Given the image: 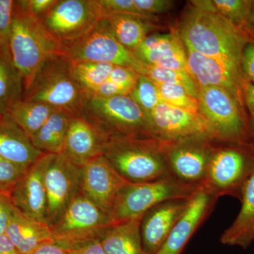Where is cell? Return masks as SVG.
<instances>
[{"mask_svg":"<svg viewBox=\"0 0 254 254\" xmlns=\"http://www.w3.org/2000/svg\"><path fill=\"white\" fill-rule=\"evenodd\" d=\"M14 208L10 195L0 193V234H5Z\"/></svg>","mask_w":254,"mask_h":254,"instance_id":"60d3db41","label":"cell"},{"mask_svg":"<svg viewBox=\"0 0 254 254\" xmlns=\"http://www.w3.org/2000/svg\"><path fill=\"white\" fill-rule=\"evenodd\" d=\"M0 254H21L5 234H0Z\"/></svg>","mask_w":254,"mask_h":254,"instance_id":"bcb514c9","label":"cell"},{"mask_svg":"<svg viewBox=\"0 0 254 254\" xmlns=\"http://www.w3.org/2000/svg\"><path fill=\"white\" fill-rule=\"evenodd\" d=\"M68 254H108L105 252L100 242H95L82 248L67 252Z\"/></svg>","mask_w":254,"mask_h":254,"instance_id":"f6af8a7d","label":"cell"},{"mask_svg":"<svg viewBox=\"0 0 254 254\" xmlns=\"http://www.w3.org/2000/svg\"><path fill=\"white\" fill-rule=\"evenodd\" d=\"M14 4L13 0H0V53L11 60L9 39Z\"/></svg>","mask_w":254,"mask_h":254,"instance_id":"e575fe53","label":"cell"},{"mask_svg":"<svg viewBox=\"0 0 254 254\" xmlns=\"http://www.w3.org/2000/svg\"><path fill=\"white\" fill-rule=\"evenodd\" d=\"M190 198L166 200L150 208L142 216L140 232L142 245L147 253L156 254L163 247Z\"/></svg>","mask_w":254,"mask_h":254,"instance_id":"d6986e66","label":"cell"},{"mask_svg":"<svg viewBox=\"0 0 254 254\" xmlns=\"http://www.w3.org/2000/svg\"><path fill=\"white\" fill-rule=\"evenodd\" d=\"M24 83L13 62L0 53V114L6 115L10 108L22 100Z\"/></svg>","mask_w":254,"mask_h":254,"instance_id":"f1b7e54d","label":"cell"},{"mask_svg":"<svg viewBox=\"0 0 254 254\" xmlns=\"http://www.w3.org/2000/svg\"><path fill=\"white\" fill-rule=\"evenodd\" d=\"M56 110L58 108L45 103L22 99L15 103L5 115L31 138Z\"/></svg>","mask_w":254,"mask_h":254,"instance_id":"83f0119b","label":"cell"},{"mask_svg":"<svg viewBox=\"0 0 254 254\" xmlns=\"http://www.w3.org/2000/svg\"><path fill=\"white\" fill-rule=\"evenodd\" d=\"M43 153L7 115L0 118V158L28 169Z\"/></svg>","mask_w":254,"mask_h":254,"instance_id":"7402d4cb","label":"cell"},{"mask_svg":"<svg viewBox=\"0 0 254 254\" xmlns=\"http://www.w3.org/2000/svg\"><path fill=\"white\" fill-rule=\"evenodd\" d=\"M160 84L175 85L182 86L193 98H198V87L188 71H176L150 66L145 64L143 74Z\"/></svg>","mask_w":254,"mask_h":254,"instance_id":"4dcf8cb0","label":"cell"},{"mask_svg":"<svg viewBox=\"0 0 254 254\" xmlns=\"http://www.w3.org/2000/svg\"><path fill=\"white\" fill-rule=\"evenodd\" d=\"M42 21L58 41L66 44L86 34L98 19L91 0H58Z\"/></svg>","mask_w":254,"mask_h":254,"instance_id":"5bb4252c","label":"cell"},{"mask_svg":"<svg viewBox=\"0 0 254 254\" xmlns=\"http://www.w3.org/2000/svg\"><path fill=\"white\" fill-rule=\"evenodd\" d=\"M105 143L89 124L79 115H73L68 125L63 154L82 168L103 155Z\"/></svg>","mask_w":254,"mask_h":254,"instance_id":"44dd1931","label":"cell"},{"mask_svg":"<svg viewBox=\"0 0 254 254\" xmlns=\"http://www.w3.org/2000/svg\"><path fill=\"white\" fill-rule=\"evenodd\" d=\"M181 39L187 49L241 68L249 42L243 32L218 13L195 7L182 23Z\"/></svg>","mask_w":254,"mask_h":254,"instance_id":"6da1fadb","label":"cell"},{"mask_svg":"<svg viewBox=\"0 0 254 254\" xmlns=\"http://www.w3.org/2000/svg\"><path fill=\"white\" fill-rule=\"evenodd\" d=\"M131 91L129 90L108 80L91 95L108 98V97L118 96V95H129Z\"/></svg>","mask_w":254,"mask_h":254,"instance_id":"7bdbcfd3","label":"cell"},{"mask_svg":"<svg viewBox=\"0 0 254 254\" xmlns=\"http://www.w3.org/2000/svg\"><path fill=\"white\" fill-rule=\"evenodd\" d=\"M244 76L254 85V42L249 41L244 49L242 58Z\"/></svg>","mask_w":254,"mask_h":254,"instance_id":"ab89813d","label":"cell"},{"mask_svg":"<svg viewBox=\"0 0 254 254\" xmlns=\"http://www.w3.org/2000/svg\"><path fill=\"white\" fill-rule=\"evenodd\" d=\"M64 46L65 56L71 61L110 64L131 68L138 74H143L145 64L98 22L81 38Z\"/></svg>","mask_w":254,"mask_h":254,"instance_id":"8fae6325","label":"cell"},{"mask_svg":"<svg viewBox=\"0 0 254 254\" xmlns=\"http://www.w3.org/2000/svg\"><path fill=\"white\" fill-rule=\"evenodd\" d=\"M187 71L198 87L215 86L223 88L243 102L242 68L230 64L209 58L187 49Z\"/></svg>","mask_w":254,"mask_h":254,"instance_id":"ac0fdd59","label":"cell"},{"mask_svg":"<svg viewBox=\"0 0 254 254\" xmlns=\"http://www.w3.org/2000/svg\"><path fill=\"white\" fill-rule=\"evenodd\" d=\"M254 172V146L250 143H229L214 148L205 187L218 198L224 195L240 200L246 182Z\"/></svg>","mask_w":254,"mask_h":254,"instance_id":"ba28073f","label":"cell"},{"mask_svg":"<svg viewBox=\"0 0 254 254\" xmlns=\"http://www.w3.org/2000/svg\"><path fill=\"white\" fill-rule=\"evenodd\" d=\"M73 114L58 109L46 123L30 138L33 146L43 153H63L70 120Z\"/></svg>","mask_w":254,"mask_h":254,"instance_id":"4316f807","label":"cell"},{"mask_svg":"<svg viewBox=\"0 0 254 254\" xmlns=\"http://www.w3.org/2000/svg\"><path fill=\"white\" fill-rule=\"evenodd\" d=\"M198 190L182 185L171 177L144 183H128L115 200L110 218L115 224L141 218L159 203L177 198H190Z\"/></svg>","mask_w":254,"mask_h":254,"instance_id":"9c48e42d","label":"cell"},{"mask_svg":"<svg viewBox=\"0 0 254 254\" xmlns=\"http://www.w3.org/2000/svg\"><path fill=\"white\" fill-rule=\"evenodd\" d=\"M218 200L205 187H199L156 254H182L190 238L213 211Z\"/></svg>","mask_w":254,"mask_h":254,"instance_id":"e0dca14e","label":"cell"},{"mask_svg":"<svg viewBox=\"0 0 254 254\" xmlns=\"http://www.w3.org/2000/svg\"><path fill=\"white\" fill-rule=\"evenodd\" d=\"M242 95L244 104L246 105L252 119V127L250 128L251 138L254 139V85L244 78L242 83Z\"/></svg>","mask_w":254,"mask_h":254,"instance_id":"b9f144b4","label":"cell"},{"mask_svg":"<svg viewBox=\"0 0 254 254\" xmlns=\"http://www.w3.org/2000/svg\"><path fill=\"white\" fill-rule=\"evenodd\" d=\"M138 73L131 68L125 66H115L110 73L108 80L119 86L125 87L132 91L138 79Z\"/></svg>","mask_w":254,"mask_h":254,"instance_id":"8d00e7d4","label":"cell"},{"mask_svg":"<svg viewBox=\"0 0 254 254\" xmlns=\"http://www.w3.org/2000/svg\"><path fill=\"white\" fill-rule=\"evenodd\" d=\"M23 1L33 16L43 21L57 4L58 0H23Z\"/></svg>","mask_w":254,"mask_h":254,"instance_id":"f35d334b","label":"cell"},{"mask_svg":"<svg viewBox=\"0 0 254 254\" xmlns=\"http://www.w3.org/2000/svg\"><path fill=\"white\" fill-rule=\"evenodd\" d=\"M209 137L163 141L164 156L170 176L186 186L199 188L204 184L214 148Z\"/></svg>","mask_w":254,"mask_h":254,"instance_id":"30bf717a","label":"cell"},{"mask_svg":"<svg viewBox=\"0 0 254 254\" xmlns=\"http://www.w3.org/2000/svg\"><path fill=\"white\" fill-rule=\"evenodd\" d=\"M31 254H68V252L52 242L40 246Z\"/></svg>","mask_w":254,"mask_h":254,"instance_id":"ee69618b","label":"cell"},{"mask_svg":"<svg viewBox=\"0 0 254 254\" xmlns=\"http://www.w3.org/2000/svg\"><path fill=\"white\" fill-rule=\"evenodd\" d=\"M3 115H1V114H0V118H1V117H2Z\"/></svg>","mask_w":254,"mask_h":254,"instance_id":"c3c4849f","label":"cell"},{"mask_svg":"<svg viewBox=\"0 0 254 254\" xmlns=\"http://www.w3.org/2000/svg\"><path fill=\"white\" fill-rule=\"evenodd\" d=\"M114 225L108 214L79 191L50 228L53 242L69 252L101 242Z\"/></svg>","mask_w":254,"mask_h":254,"instance_id":"8992f818","label":"cell"},{"mask_svg":"<svg viewBox=\"0 0 254 254\" xmlns=\"http://www.w3.org/2000/svg\"><path fill=\"white\" fill-rule=\"evenodd\" d=\"M88 95L73 76L71 60L60 55L42 65L23 100L39 102L78 115Z\"/></svg>","mask_w":254,"mask_h":254,"instance_id":"5b68a950","label":"cell"},{"mask_svg":"<svg viewBox=\"0 0 254 254\" xmlns=\"http://www.w3.org/2000/svg\"><path fill=\"white\" fill-rule=\"evenodd\" d=\"M9 49L13 64L22 76L25 92L47 60L65 55L63 43L28 11L23 0L14 1Z\"/></svg>","mask_w":254,"mask_h":254,"instance_id":"7a4b0ae2","label":"cell"},{"mask_svg":"<svg viewBox=\"0 0 254 254\" xmlns=\"http://www.w3.org/2000/svg\"><path fill=\"white\" fill-rule=\"evenodd\" d=\"M148 18L131 14H116L100 20L103 26L124 47L133 52L148 36L152 25Z\"/></svg>","mask_w":254,"mask_h":254,"instance_id":"d4e9b609","label":"cell"},{"mask_svg":"<svg viewBox=\"0 0 254 254\" xmlns=\"http://www.w3.org/2000/svg\"><path fill=\"white\" fill-rule=\"evenodd\" d=\"M28 169L0 158V193L10 195Z\"/></svg>","mask_w":254,"mask_h":254,"instance_id":"d590c367","label":"cell"},{"mask_svg":"<svg viewBox=\"0 0 254 254\" xmlns=\"http://www.w3.org/2000/svg\"><path fill=\"white\" fill-rule=\"evenodd\" d=\"M53 155L43 153L28 169L10 193L15 208L27 218L46 224L45 174Z\"/></svg>","mask_w":254,"mask_h":254,"instance_id":"2e32d148","label":"cell"},{"mask_svg":"<svg viewBox=\"0 0 254 254\" xmlns=\"http://www.w3.org/2000/svg\"><path fill=\"white\" fill-rule=\"evenodd\" d=\"M128 183L101 155L82 167L80 192L110 215L115 200Z\"/></svg>","mask_w":254,"mask_h":254,"instance_id":"9a60e30c","label":"cell"},{"mask_svg":"<svg viewBox=\"0 0 254 254\" xmlns=\"http://www.w3.org/2000/svg\"><path fill=\"white\" fill-rule=\"evenodd\" d=\"M141 218L119 222L110 227L100 243L108 254H148L142 245Z\"/></svg>","mask_w":254,"mask_h":254,"instance_id":"484cf974","label":"cell"},{"mask_svg":"<svg viewBox=\"0 0 254 254\" xmlns=\"http://www.w3.org/2000/svg\"><path fill=\"white\" fill-rule=\"evenodd\" d=\"M243 32L247 38H248L249 41L254 42V1L252 2L250 16H249Z\"/></svg>","mask_w":254,"mask_h":254,"instance_id":"7dc6e473","label":"cell"},{"mask_svg":"<svg viewBox=\"0 0 254 254\" xmlns=\"http://www.w3.org/2000/svg\"><path fill=\"white\" fill-rule=\"evenodd\" d=\"M148 128L153 138L174 141L193 137L213 138L211 128L204 117L167 104L160 103L147 115Z\"/></svg>","mask_w":254,"mask_h":254,"instance_id":"4fadbf2b","label":"cell"},{"mask_svg":"<svg viewBox=\"0 0 254 254\" xmlns=\"http://www.w3.org/2000/svg\"><path fill=\"white\" fill-rule=\"evenodd\" d=\"M72 62L73 76L88 94L108 81L115 65L96 62Z\"/></svg>","mask_w":254,"mask_h":254,"instance_id":"f546056e","label":"cell"},{"mask_svg":"<svg viewBox=\"0 0 254 254\" xmlns=\"http://www.w3.org/2000/svg\"><path fill=\"white\" fill-rule=\"evenodd\" d=\"M156 84L163 103L192 113H199V103L198 100L191 96L182 86L160 83Z\"/></svg>","mask_w":254,"mask_h":254,"instance_id":"836d02e7","label":"cell"},{"mask_svg":"<svg viewBox=\"0 0 254 254\" xmlns=\"http://www.w3.org/2000/svg\"><path fill=\"white\" fill-rule=\"evenodd\" d=\"M105 142L127 137H153L147 115L130 95L88 94L78 114Z\"/></svg>","mask_w":254,"mask_h":254,"instance_id":"277c9868","label":"cell"},{"mask_svg":"<svg viewBox=\"0 0 254 254\" xmlns=\"http://www.w3.org/2000/svg\"><path fill=\"white\" fill-rule=\"evenodd\" d=\"M129 95L146 115L163 103L156 83L144 75L138 74L136 85Z\"/></svg>","mask_w":254,"mask_h":254,"instance_id":"d6a6232c","label":"cell"},{"mask_svg":"<svg viewBox=\"0 0 254 254\" xmlns=\"http://www.w3.org/2000/svg\"><path fill=\"white\" fill-rule=\"evenodd\" d=\"M82 168L63 153L53 155L45 174L46 224L51 227L79 193Z\"/></svg>","mask_w":254,"mask_h":254,"instance_id":"7c38bea8","label":"cell"},{"mask_svg":"<svg viewBox=\"0 0 254 254\" xmlns=\"http://www.w3.org/2000/svg\"><path fill=\"white\" fill-rule=\"evenodd\" d=\"M103 155L126 181L144 183L170 177L163 142L153 137H127L105 143Z\"/></svg>","mask_w":254,"mask_h":254,"instance_id":"3957f363","label":"cell"},{"mask_svg":"<svg viewBox=\"0 0 254 254\" xmlns=\"http://www.w3.org/2000/svg\"><path fill=\"white\" fill-rule=\"evenodd\" d=\"M199 113L210 125L214 139L225 143H250V128L244 103L227 90L198 87Z\"/></svg>","mask_w":254,"mask_h":254,"instance_id":"52a82bcc","label":"cell"},{"mask_svg":"<svg viewBox=\"0 0 254 254\" xmlns=\"http://www.w3.org/2000/svg\"><path fill=\"white\" fill-rule=\"evenodd\" d=\"M182 42L173 34L151 35L132 53L145 64L187 71V51Z\"/></svg>","mask_w":254,"mask_h":254,"instance_id":"ffe728a7","label":"cell"},{"mask_svg":"<svg viewBox=\"0 0 254 254\" xmlns=\"http://www.w3.org/2000/svg\"><path fill=\"white\" fill-rule=\"evenodd\" d=\"M5 235L21 254H31L40 246L53 242L47 224L27 218L16 208Z\"/></svg>","mask_w":254,"mask_h":254,"instance_id":"cb8c5ba5","label":"cell"},{"mask_svg":"<svg viewBox=\"0 0 254 254\" xmlns=\"http://www.w3.org/2000/svg\"><path fill=\"white\" fill-rule=\"evenodd\" d=\"M240 200V212L220 241L222 245L246 250L254 242V172L246 182Z\"/></svg>","mask_w":254,"mask_h":254,"instance_id":"603a6c76","label":"cell"},{"mask_svg":"<svg viewBox=\"0 0 254 254\" xmlns=\"http://www.w3.org/2000/svg\"><path fill=\"white\" fill-rule=\"evenodd\" d=\"M210 9L221 15L243 32L248 20L253 1L248 0H213ZM244 33V32H243Z\"/></svg>","mask_w":254,"mask_h":254,"instance_id":"1f68e13d","label":"cell"},{"mask_svg":"<svg viewBox=\"0 0 254 254\" xmlns=\"http://www.w3.org/2000/svg\"><path fill=\"white\" fill-rule=\"evenodd\" d=\"M139 16L149 18L153 14L163 12L170 8L171 1L165 0H133Z\"/></svg>","mask_w":254,"mask_h":254,"instance_id":"74e56055","label":"cell"}]
</instances>
